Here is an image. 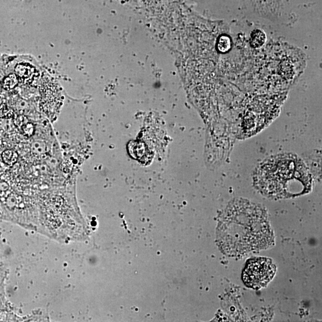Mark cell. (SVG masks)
I'll return each instance as SVG.
<instances>
[{"label":"cell","instance_id":"6da1fadb","mask_svg":"<svg viewBox=\"0 0 322 322\" xmlns=\"http://www.w3.org/2000/svg\"><path fill=\"white\" fill-rule=\"evenodd\" d=\"M217 239L221 251L232 257L268 249L275 242L266 211L242 199L232 201L224 211Z\"/></svg>","mask_w":322,"mask_h":322},{"label":"cell","instance_id":"7a4b0ae2","mask_svg":"<svg viewBox=\"0 0 322 322\" xmlns=\"http://www.w3.org/2000/svg\"><path fill=\"white\" fill-rule=\"evenodd\" d=\"M312 182L311 174L302 159L291 153L266 159L258 167L254 177L258 191L274 199L306 194L311 191Z\"/></svg>","mask_w":322,"mask_h":322},{"label":"cell","instance_id":"3957f363","mask_svg":"<svg viewBox=\"0 0 322 322\" xmlns=\"http://www.w3.org/2000/svg\"><path fill=\"white\" fill-rule=\"evenodd\" d=\"M276 271L277 268L271 259L254 258L247 261L242 279L247 287L259 290L274 278Z\"/></svg>","mask_w":322,"mask_h":322},{"label":"cell","instance_id":"277c9868","mask_svg":"<svg viewBox=\"0 0 322 322\" xmlns=\"http://www.w3.org/2000/svg\"><path fill=\"white\" fill-rule=\"evenodd\" d=\"M266 35L263 30L256 29L251 33L250 43L254 48H260L265 44Z\"/></svg>","mask_w":322,"mask_h":322},{"label":"cell","instance_id":"5b68a950","mask_svg":"<svg viewBox=\"0 0 322 322\" xmlns=\"http://www.w3.org/2000/svg\"><path fill=\"white\" fill-rule=\"evenodd\" d=\"M217 48L221 53H225L228 52L231 48V38L227 35L221 36L218 41Z\"/></svg>","mask_w":322,"mask_h":322},{"label":"cell","instance_id":"8992f818","mask_svg":"<svg viewBox=\"0 0 322 322\" xmlns=\"http://www.w3.org/2000/svg\"><path fill=\"white\" fill-rule=\"evenodd\" d=\"M2 158L6 164H13L17 161V155L12 150H7L3 153Z\"/></svg>","mask_w":322,"mask_h":322},{"label":"cell","instance_id":"52a82bcc","mask_svg":"<svg viewBox=\"0 0 322 322\" xmlns=\"http://www.w3.org/2000/svg\"><path fill=\"white\" fill-rule=\"evenodd\" d=\"M24 133H26V135H28L30 136L33 133V127L31 124L29 123H26L24 127H22Z\"/></svg>","mask_w":322,"mask_h":322}]
</instances>
